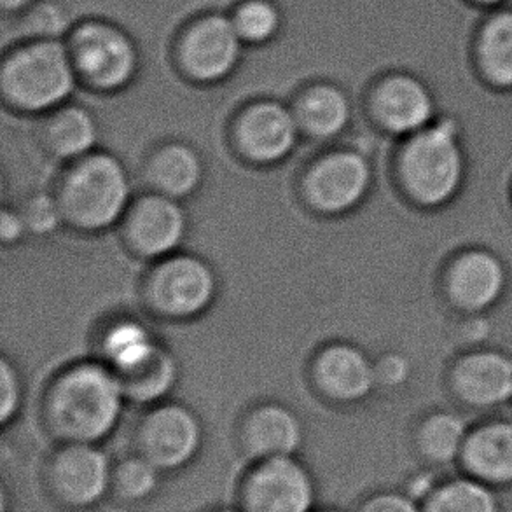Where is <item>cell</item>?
<instances>
[{
    "instance_id": "30",
    "label": "cell",
    "mask_w": 512,
    "mask_h": 512,
    "mask_svg": "<svg viewBox=\"0 0 512 512\" xmlns=\"http://www.w3.org/2000/svg\"><path fill=\"white\" fill-rule=\"evenodd\" d=\"M161 471L142 455L125 458L114 467L112 493L128 504L151 499L160 488Z\"/></svg>"
},
{
    "instance_id": "33",
    "label": "cell",
    "mask_w": 512,
    "mask_h": 512,
    "mask_svg": "<svg viewBox=\"0 0 512 512\" xmlns=\"http://www.w3.org/2000/svg\"><path fill=\"white\" fill-rule=\"evenodd\" d=\"M357 512H423L408 493L381 492L367 497Z\"/></svg>"
},
{
    "instance_id": "4",
    "label": "cell",
    "mask_w": 512,
    "mask_h": 512,
    "mask_svg": "<svg viewBox=\"0 0 512 512\" xmlns=\"http://www.w3.org/2000/svg\"><path fill=\"white\" fill-rule=\"evenodd\" d=\"M67 46L79 83L97 93L126 90L144 65V51L135 35L118 21L102 16L77 20Z\"/></svg>"
},
{
    "instance_id": "18",
    "label": "cell",
    "mask_w": 512,
    "mask_h": 512,
    "mask_svg": "<svg viewBox=\"0 0 512 512\" xmlns=\"http://www.w3.org/2000/svg\"><path fill=\"white\" fill-rule=\"evenodd\" d=\"M303 425L291 409L264 404L243 422L242 446L256 462L273 457H294L303 444Z\"/></svg>"
},
{
    "instance_id": "34",
    "label": "cell",
    "mask_w": 512,
    "mask_h": 512,
    "mask_svg": "<svg viewBox=\"0 0 512 512\" xmlns=\"http://www.w3.org/2000/svg\"><path fill=\"white\" fill-rule=\"evenodd\" d=\"M406 374H408V364L399 355L385 357L376 366V380L387 387L401 385L402 381L406 380Z\"/></svg>"
},
{
    "instance_id": "37",
    "label": "cell",
    "mask_w": 512,
    "mask_h": 512,
    "mask_svg": "<svg viewBox=\"0 0 512 512\" xmlns=\"http://www.w3.org/2000/svg\"><path fill=\"white\" fill-rule=\"evenodd\" d=\"M474 6L481 7L485 11H493V9H500V7L509 6L511 0H469Z\"/></svg>"
},
{
    "instance_id": "32",
    "label": "cell",
    "mask_w": 512,
    "mask_h": 512,
    "mask_svg": "<svg viewBox=\"0 0 512 512\" xmlns=\"http://www.w3.org/2000/svg\"><path fill=\"white\" fill-rule=\"evenodd\" d=\"M0 395V420L9 423L20 409L21 387L16 369L6 359L0 364Z\"/></svg>"
},
{
    "instance_id": "14",
    "label": "cell",
    "mask_w": 512,
    "mask_h": 512,
    "mask_svg": "<svg viewBox=\"0 0 512 512\" xmlns=\"http://www.w3.org/2000/svg\"><path fill=\"white\" fill-rule=\"evenodd\" d=\"M187 217L179 200L165 194H149L126 214V236L140 256L165 259L184 242Z\"/></svg>"
},
{
    "instance_id": "12",
    "label": "cell",
    "mask_w": 512,
    "mask_h": 512,
    "mask_svg": "<svg viewBox=\"0 0 512 512\" xmlns=\"http://www.w3.org/2000/svg\"><path fill=\"white\" fill-rule=\"evenodd\" d=\"M371 179V167L362 154L334 151L320 158L308 172L306 196L322 214H346L366 198Z\"/></svg>"
},
{
    "instance_id": "5",
    "label": "cell",
    "mask_w": 512,
    "mask_h": 512,
    "mask_svg": "<svg viewBox=\"0 0 512 512\" xmlns=\"http://www.w3.org/2000/svg\"><path fill=\"white\" fill-rule=\"evenodd\" d=\"M63 215L86 231L118 224L130 210V182L119 160L93 153L76 161L60 193Z\"/></svg>"
},
{
    "instance_id": "13",
    "label": "cell",
    "mask_w": 512,
    "mask_h": 512,
    "mask_svg": "<svg viewBox=\"0 0 512 512\" xmlns=\"http://www.w3.org/2000/svg\"><path fill=\"white\" fill-rule=\"evenodd\" d=\"M299 132L294 109L275 98L252 102L236 121V140L243 154L266 165L285 160L298 144Z\"/></svg>"
},
{
    "instance_id": "19",
    "label": "cell",
    "mask_w": 512,
    "mask_h": 512,
    "mask_svg": "<svg viewBox=\"0 0 512 512\" xmlns=\"http://www.w3.org/2000/svg\"><path fill=\"white\" fill-rule=\"evenodd\" d=\"M294 114L301 132L313 139L331 140L345 132L353 116L352 98L341 84L315 81L299 91Z\"/></svg>"
},
{
    "instance_id": "3",
    "label": "cell",
    "mask_w": 512,
    "mask_h": 512,
    "mask_svg": "<svg viewBox=\"0 0 512 512\" xmlns=\"http://www.w3.org/2000/svg\"><path fill=\"white\" fill-rule=\"evenodd\" d=\"M399 172L409 196L425 207H439L453 200L465 179L458 119L439 116L425 130L408 137Z\"/></svg>"
},
{
    "instance_id": "1",
    "label": "cell",
    "mask_w": 512,
    "mask_h": 512,
    "mask_svg": "<svg viewBox=\"0 0 512 512\" xmlns=\"http://www.w3.org/2000/svg\"><path fill=\"white\" fill-rule=\"evenodd\" d=\"M125 401L111 367L83 362L67 369L51 388L49 425L65 443L98 444L116 429Z\"/></svg>"
},
{
    "instance_id": "11",
    "label": "cell",
    "mask_w": 512,
    "mask_h": 512,
    "mask_svg": "<svg viewBox=\"0 0 512 512\" xmlns=\"http://www.w3.org/2000/svg\"><path fill=\"white\" fill-rule=\"evenodd\" d=\"M203 443L201 423L191 409L163 404L140 423L137 446L142 457L161 472L177 471L191 464Z\"/></svg>"
},
{
    "instance_id": "6",
    "label": "cell",
    "mask_w": 512,
    "mask_h": 512,
    "mask_svg": "<svg viewBox=\"0 0 512 512\" xmlns=\"http://www.w3.org/2000/svg\"><path fill=\"white\" fill-rule=\"evenodd\" d=\"M247 46L228 11L196 14L180 28L172 46V65L189 83L215 86L235 76Z\"/></svg>"
},
{
    "instance_id": "16",
    "label": "cell",
    "mask_w": 512,
    "mask_h": 512,
    "mask_svg": "<svg viewBox=\"0 0 512 512\" xmlns=\"http://www.w3.org/2000/svg\"><path fill=\"white\" fill-rule=\"evenodd\" d=\"M453 387L472 408L504 406L512 399V359L500 352H474L458 360Z\"/></svg>"
},
{
    "instance_id": "22",
    "label": "cell",
    "mask_w": 512,
    "mask_h": 512,
    "mask_svg": "<svg viewBox=\"0 0 512 512\" xmlns=\"http://www.w3.org/2000/svg\"><path fill=\"white\" fill-rule=\"evenodd\" d=\"M205 167L193 147L172 142L161 147L149 161L147 177L156 193L182 201L196 193L203 182Z\"/></svg>"
},
{
    "instance_id": "40",
    "label": "cell",
    "mask_w": 512,
    "mask_h": 512,
    "mask_svg": "<svg viewBox=\"0 0 512 512\" xmlns=\"http://www.w3.org/2000/svg\"><path fill=\"white\" fill-rule=\"evenodd\" d=\"M319 512H343V511H338V509H324V511H319Z\"/></svg>"
},
{
    "instance_id": "2",
    "label": "cell",
    "mask_w": 512,
    "mask_h": 512,
    "mask_svg": "<svg viewBox=\"0 0 512 512\" xmlns=\"http://www.w3.org/2000/svg\"><path fill=\"white\" fill-rule=\"evenodd\" d=\"M79 84L67 41H28L4 49L0 86L16 111L44 114L69 104Z\"/></svg>"
},
{
    "instance_id": "21",
    "label": "cell",
    "mask_w": 512,
    "mask_h": 512,
    "mask_svg": "<svg viewBox=\"0 0 512 512\" xmlns=\"http://www.w3.org/2000/svg\"><path fill=\"white\" fill-rule=\"evenodd\" d=\"M474 63L490 88L512 93V7L486 14L474 42Z\"/></svg>"
},
{
    "instance_id": "20",
    "label": "cell",
    "mask_w": 512,
    "mask_h": 512,
    "mask_svg": "<svg viewBox=\"0 0 512 512\" xmlns=\"http://www.w3.org/2000/svg\"><path fill=\"white\" fill-rule=\"evenodd\" d=\"M460 460L471 478L512 485V422H490L469 432Z\"/></svg>"
},
{
    "instance_id": "38",
    "label": "cell",
    "mask_w": 512,
    "mask_h": 512,
    "mask_svg": "<svg viewBox=\"0 0 512 512\" xmlns=\"http://www.w3.org/2000/svg\"><path fill=\"white\" fill-rule=\"evenodd\" d=\"M2 512H7V493L2 492Z\"/></svg>"
},
{
    "instance_id": "27",
    "label": "cell",
    "mask_w": 512,
    "mask_h": 512,
    "mask_svg": "<svg viewBox=\"0 0 512 512\" xmlns=\"http://www.w3.org/2000/svg\"><path fill=\"white\" fill-rule=\"evenodd\" d=\"M177 362L165 346L160 345L144 366L118 376L128 401L153 404L172 392L177 381Z\"/></svg>"
},
{
    "instance_id": "17",
    "label": "cell",
    "mask_w": 512,
    "mask_h": 512,
    "mask_svg": "<svg viewBox=\"0 0 512 512\" xmlns=\"http://www.w3.org/2000/svg\"><path fill=\"white\" fill-rule=\"evenodd\" d=\"M322 392L340 402L366 399L378 385L376 366L357 346L334 343L319 353L313 366Z\"/></svg>"
},
{
    "instance_id": "8",
    "label": "cell",
    "mask_w": 512,
    "mask_h": 512,
    "mask_svg": "<svg viewBox=\"0 0 512 512\" xmlns=\"http://www.w3.org/2000/svg\"><path fill=\"white\" fill-rule=\"evenodd\" d=\"M111 460L97 444L67 443L46 469V485L60 506L84 511L112 492Z\"/></svg>"
},
{
    "instance_id": "35",
    "label": "cell",
    "mask_w": 512,
    "mask_h": 512,
    "mask_svg": "<svg viewBox=\"0 0 512 512\" xmlns=\"http://www.w3.org/2000/svg\"><path fill=\"white\" fill-rule=\"evenodd\" d=\"M28 231L23 215L4 210L0 215V236L4 243H16Z\"/></svg>"
},
{
    "instance_id": "23",
    "label": "cell",
    "mask_w": 512,
    "mask_h": 512,
    "mask_svg": "<svg viewBox=\"0 0 512 512\" xmlns=\"http://www.w3.org/2000/svg\"><path fill=\"white\" fill-rule=\"evenodd\" d=\"M76 21L63 0H37L23 13L4 20V49L20 42L67 41Z\"/></svg>"
},
{
    "instance_id": "25",
    "label": "cell",
    "mask_w": 512,
    "mask_h": 512,
    "mask_svg": "<svg viewBox=\"0 0 512 512\" xmlns=\"http://www.w3.org/2000/svg\"><path fill=\"white\" fill-rule=\"evenodd\" d=\"M228 13L249 49L273 48L284 37L287 14L278 0H236Z\"/></svg>"
},
{
    "instance_id": "29",
    "label": "cell",
    "mask_w": 512,
    "mask_h": 512,
    "mask_svg": "<svg viewBox=\"0 0 512 512\" xmlns=\"http://www.w3.org/2000/svg\"><path fill=\"white\" fill-rule=\"evenodd\" d=\"M423 512H499L492 486L479 479H453L423 500Z\"/></svg>"
},
{
    "instance_id": "9",
    "label": "cell",
    "mask_w": 512,
    "mask_h": 512,
    "mask_svg": "<svg viewBox=\"0 0 512 512\" xmlns=\"http://www.w3.org/2000/svg\"><path fill=\"white\" fill-rule=\"evenodd\" d=\"M242 512H313L315 483L296 457L259 460L240 486Z\"/></svg>"
},
{
    "instance_id": "15",
    "label": "cell",
    "mask_w": 512,
    "mask_h": 512,
    "mask_svg": "<svg viewBox=\"0 0 512 512\" xmlns=\"http://www.w3.org/2000/svg\"><path fill=\"white\" fill-rule=\"evenodd\" d=\"M448 296L464 312L492 308L506 291L507 271L499 257L471 250L457 257L448 271Z\"/></svg>"
},
{
    "instance_id": "7",
    "label": "cell",
    "mask_w": 512,
    "mask_h": 512,
    "mask_svg": "<svg viewBox=\"0 0 512 512\" xmlns=\"http://www.w3.org/2000/svg\"><path fill=\"white\" fill-rule=\"evenodd\" d=\"M366 98L376 123L394 135L411 137L441 116V105L430 84L406 70L378 77L367 90Z\"/></svg>"
},
{
    "instance_id": "26",
    "label": "cell",
    "mask_w": 512,
    "mask_h": 512,
    "mask_svg": "<svg viewBox=\"0 0 512 512\" xmlns=\"http://www.w3.org/2000/svg\"><path fill=\"white\" fill-rule=\"evenodd\" d=\"M160 343L144 324L121 320L105 333L102 350L105 362L118 376L132 373L153 357Z\"/></svg>"
},
{
    "instance_id": "31",
    "label": "cell",
    "mask_w": 512,
    "mask_h": 512,
    "mask_svg": "<svg viewBox=\"0 0 512 512\" xmlns=\"http://www.w3.org/2000/svg\"><path fill=\"white\" fill-rule=\"evenodd\" d=\"M21 215L25 219L27 229L37 235H48L51 231H55L65 217L60 201L51 198L48 194H39L28 201Z\"/></svg>"
},
{
    "instance_id": "36",
    "label": "cell",
    "mask_w": 512,
    "mask_h": 512,
    "mask_svg": "<svg viewBox=\"0 0 512 512\" xmlns=\"http://www.w3.org/2000/svg\"><path fill=\"white\" fill-rule=\"evenodd\" d=\"M35 2L37 0H0V11L6 20V18H13L16 14L23 13L28 7L34 6Z\"/></svg>"
},
{
    "instance_id": "39",
    "label": "cell",
    "mask_w": 512,
    "mask_h": 512,
    "mask_svg": "<svg viewBox=\"0 0 512 512\" xmlns=\"http://www.w3.org/2000/svg\"><path fill=\"white\" fill-rule=\"evenodd\" d=\"M208 512H242L240 509H228V507H222V509H214V511Z\"/></svg>"
},
{
    "instance_id": "28",
    "label": "cell",
    "mask_w": 512,
    "mask_h": 512,
    "mask_svg": "<svg viewBox=\"0 0 512 512\" xmlns=\"http://www.w3.org/2000/svg\"><path fill=\"white\" fill-rule=\"evenodd\" d=\"M467 437L469 430L462 416L436 413L420 425L418 448L432 464H451L462 457Z\"/></svg>"
},
{
    "instance_id": "10",
    "label": "cell",
    "mask_w": 512,
    "mask_h": 512,
    "mask_svg": "<svg viewBox=\"0 0 512 512\" xmlns=\"http://www.w3.org/2000/svg\"><path fill=\"white\" fill-rule=\"evenodd\" d=\"M147 291L158 312L173 319H191L214 303L217 277L200 257L173 254L156 266Z\"/></svg>"
},
{
    "instance_id": "24",
    "label": "cell",
    "mask_w": 512,
    "mask_h": 512,
    "mask_svg": "<svg viewBox=\"0 0 512 512\" xmlns=\"http://www.w3.org/2000/svg\"><path fill=\"white\" fill-rule=\"evenodd\" d=\"M46 137L58 158L83 160L95 153L93 149L98 142L97 119L81 105H63L51 112Z\"/></svg>"
}]
</instances>
